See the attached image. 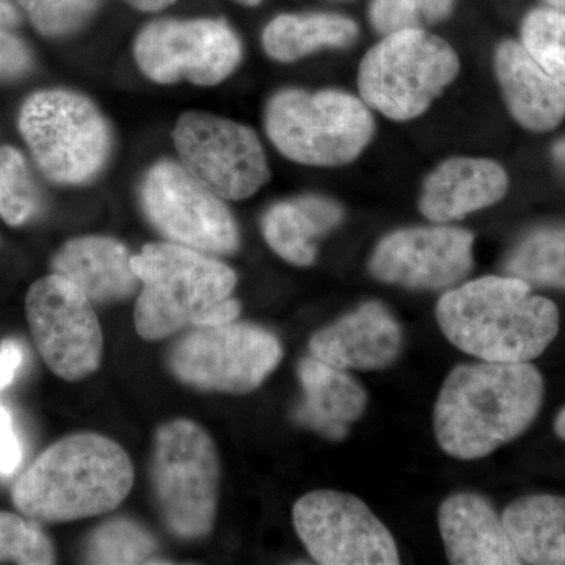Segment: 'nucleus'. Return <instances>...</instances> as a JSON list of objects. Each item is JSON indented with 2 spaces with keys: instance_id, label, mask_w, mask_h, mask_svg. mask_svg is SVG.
Masks as SVG:
<instances>
[{
  "instance_id": "7ed1b4c3",
  "label": "nucleus",
  "mask_w": 565,
  "mask_h": 565,
  "mask_svg": "<svg viewBox=\"0 0 565 565\" xmlns=\"http://www.w3.org/2000/svg\"><path fill=\"white\" fill-rule=\"evenodd\" d=\"M132 484L128 452L104 435L84 433L50 446L14 482L11 498L35 522H74L114 511Z\"/></svg>"
},
{
  "instance_id": "e433bc0d",
  "label": "nucleus",
  "mask_w": 565,
  "mask_h": 565,
  "mask_svg": "<svg viewBox=\"0 0 565 565\" xmlns=\"http://www.w3.org/2000/svg\"><path fill=\"white\" fill-rule=\"evenodd\" d=\"M555 433L561 440L565 441V407L559 412V415L556 416Z\"/></svg>"
},
{
  "instance_id": "dca6fc26",
  "label": "nucleus",
  "mask_w": 565,
  "mask_h": 565,
  "mask_svg": "<svg viewBox=\"0 0 565 565\" xmlns=\"http://www.w3.org/2000/svg\"><path fill=\"white\" fill-rule=\"evenodd\" d=\"M403 344L399 321L373 300L316 332L308 349L315 359L340 370L379 371L399 359Z\"/></svg>"
},
{
  "instance_id": "9d476101",
  "label": "nucleus",
  "mask_w": 565,
  "mask_h": 565,
  "mask_svg": "<svg viewBox=\"0 0 565 565\" xmlns=\"http://www.w3.org/2000/svg\"><path fill=\"white\" fill-rule=\"evenodd\" d=\"M141 210L169 243L207 255H232L239 248V230L221 196L182 163L152 166L140 185Z\"/></svg>"
},
{
  "instance_id": "4be33fe9",
  "label": "nucleus",
  "mask_w": 565,
  "mask_h": 565,
  "mask_svg": "<svg viewBox=\"0 0 565 565\" xmlns=\"http://www.w3.org/2000/svg\"><path fill=\"white\" fill-rule=\"evenodd\" d=\"M344 218L343 207L319 195H303L274 204L262 221L264 239L292 266L308 267L316 262V244Z\"/></svg>"
},
{
  "instance_id": "f257e3e1",
  "label": "nucleus",
  "mask_w": 565,
  "mask_h": 565,
  "mask_svg": "<svg viewBox=\"0 0 565 565\" xmlns=\"http://www.w3.org/2000/svg\"><path fill=\"white\" fill-rule=\"evenodd\" d=\"M544 392V379L531 363L460 364L446 377L435 403L437 444L459 460L490 456L530 429Z\"/></svg>"
},
{
  "instance_id": "a211bd4d",
  "label": "nucleus",
  "mask_w": 565,
  "mask_h": 565,
  "mask_svg": "<svg viewBox=\"0 0 565 565\" xmlns=\"http://www.w3.org/2000/svg\"><path fill=\"white\" fill-rule=\"evenodd\" d=\"M494 73L512 118L531 132H550L565 118V85L546 73L522 43L504 41Z\"/></svg>"
},
{
  "instance_id": "473e14b6",
  "label": "nucleus",
  "mask_w": 565,
  "mask_h": 565,
  "mask_svg": "<svg viewBox=\"0 0 565 565\" xmlns=\"http://www.w3.org/2000/svg\"><path fill=\"white\" fill-rule=\"evenodd\" d=\"M22 462V446L14 430L13 416L0 405V475L17 473Z\"/></svg>"
},
{
  "instance_id": "412c9836",
  "label": "nucleus",
  "mask_w": 565,
  "mask_h": 565,
  "mask_svg": "<svg viewBox=\"0 0 565 565\" xmlns=\"http://www.w3.org/2000/svg\"><path fill=\"white\" fill-rule=\"evenodd\" d=\"M297 374L305 399L294 415L296 422L329 440H343L366 411V390L348 371L315 356L303 359Z\"/></svg>"
},
{
  "instance_id": "bb28decb",
  "label": "nucleus",
  "mask_w": 565,
  "mask_h": 565,
  "mask_svg": "<svg viewBox=\"0 0 565 565\" xmlns=\"http://www.w3.org/2000/svg\"><path fill=\"white\" fill-rule=\"evenodd\" d=\"M40 195L28 161L13 147L0 148V217L11 226L31 221Z\"/></svg>"
},
{
  "instance_id": "7c9ffc66",
  "label": "nucleus",
  "mask_w": 565,
  "mask_h": 565,
  "mask_svg": "<svg viewBox=\"0 0 565 565\" xmlns=\"http://www.w3.org/2000/svg\"><path fill=\"white\" fill-rule=\"evenodd\" d=\"M103 0H20L29 20L41 35L61 39L79 31Z\"/></svg>"
},
{
  "instance_id": "9b49d317",
  "label": "nucleus",
  "mask_w": 565,
  "mask_h": 565,
  "mask_svg": "<svg viewBox=\"0 0 565 565\" xmlns=\"http://www.w3.org/2000/svg\"><path fill=\"white\" fill-rule=\"evenodd\" d=\"M181 163L223 200H245L270 180L258 136L247 126L188 111L173 129Z\"/></svg>"
},
{
  "instance_id": "b1692460",
  "label": "nucleus",
  "mask_w": 565,
  "mask_h": 565,
  "mask_svg": "<svg viewBox=\"0 0 565 565\" xmlns=\"http://www.w3.org/2000/svg\"><path fill=\"white\" fill-rule=\"evenodd\" d=\"M359 25L330 13L280 14L266 25L263 46L275 61L291 63L323 47L355 43Z\"/></svg>"
},
{
  "instance_id": "c9c22d12",
  "label": "nucleus",
  "mask_w": 565,
  "mask_h": 565,
  "mask_svg": "<svg viewBox=\"0 0 565 565\" xmlns=\"http://www.w3.org/2000/svg\"><path fill=\"white\" fill-rule=\"evenodd\" d=\"M553 159H555L559 169L565 173V137L553 147Z\"/></svg>"
},
{
  "instance_id": "f704fd0d",
  "label": "nucleus",
  "mask_w": 565,
  "mask_h": 565,
  "mask_svg": "<svg viewBox=\"0 0 565 565\" xmlns=\"http://www.w3.org/2000/svg\"><path fill=\"white\" fill-rule=\"evenodd\" d=\"M125 2L129 3L134 9L154 13V11L167 9V7L172 6L177 0H125Z\"/></svg>"
},
{
  "instance_id": "423d86ee",
  "label": "nucleus",
  "mask_w": 565,
  "mask_h": 565,
  "mask_svg": "<svg viewBox=\"0 0 565 565\" xmlns=\"http://www.w3.org/2000/svg\"><path fill=\"white\" fill-rule=\"evenodd\" d=\"M151 484L163 525L174 537L196 541L211 533L217 514L221 460L200 424L172 419L159 427Z\"/></svg>"
},
{
  "instance_id": "1a4fd4ad",
  "label": "nucleus",
  "mask_w": 565,
  "mask_h": 565,
  "mask_svg": "<svg viewBox=\"0 0 565 565\" xmlns=\"http://www.w3.org/2000/svg\"><path fill=\"white\" fill-rule=\"evenodd\" d=\"M282 359L280 340L253 323L195 327L167 353L181 384L206 393L248 394L258 390Z\"/></svg>"
},
{
  "instance_id": "f8f14e48",
  "label": "nucleus",
  "mask_w": 565,
  "mask_h": 565,
  "mask_svg": "<svg viewBox=\"0 0 565 565\" xmlns=\"http://www.w3.org/2000/svg\"><path fill=\"white\" fill-rule=\"evenodd\" d=\"M33 341L47 367L66 382L98 370L103 330L93 303L76 285L57 274L33 282L25 297Z\"/></svg>"
},
{
  "instance_id": "2f4dec72",
  "label": "nucleus",
  "mask_w": 565,
  "mask_h": 565,
  "mask_svg": "<svg viewBox=\"0 0 565 565\" xmlns=\"http://www.w3.org/2000/svg\"><path fill=\"white\" fill-rule=\"evenodd\" d=\"M20 14L7 0H0V77H20L31 68V52L18 35Z\"/></svg>"
},
{
  "instance_id": "aec40b11",
  "label": "nucleus",
  "mask_w": 565,
  "mask_h": 565,
  "mask_svg": "<svg viewBox=\"0 0 565 565\" xmlns=\"http://www.w3.org/2000/svg\"><path fill=\"white\" fill-rule=\"evenodd\" d=\"M131 259L128 248L111 237L84 236L63 245L52 270L76 285L93 305H110L131 299L140 289Z\"/></svg>"
},
{
  "instance_id": "72a5a7b5",
  "label": "nucleus",
  "mask_w": 565,
  "mask_h": 565,
  "mask_svg": "<svg viewBox=\"0 0 565 565\" xmlns=\"http://www.w3.org/2000/svg\"><path fill=\"white\" fill-rule=\"evenodd\" d=\"M22 362H24V349L20 341L6 340L0 344V392L13 382Z\"/></svg>"
},
{
  "instance_id": "20e7f679",
  "label": "nucleus",
  "mask_w": 565,
  "mask_h": 565,
  "mask_svg": "<svg viewBox=\"0 0 565 565\" xmlns=\"http://www.w3.org/2000/svg\"><path fill=\"white\" fill-rule=\"evenodd\" d=\"M131 263L141 281L134 323L145 341L223 326L241 316L239 300L232 297L236 274L207 253L167 241L145 245Z\"/></svg>"
},
{
  "instance_id": "39448f33",
  "label": "nucleus",
  "mask_w": 565,
  "mask_h": 565,
  "mask_svg": "<svg viewBox=\"0 0 565 565\" xmlns=\"http://www.w3.org/2000/svg\"><path fill=\"white\" fill-rule=\"evenodd\" d=\"M266 132L294 162L316 167L351 163L374 136L366 104L349 93L282 90L267 103Z\"/></svg>"
},
{
  "instance_id": "c756f323",
  "label": "nucleus",
  "mask_w": 565,
  "mask_h": 565,
  "mask_svg": "<svg viewBox=\"0 0 565 565\" xmlns=\"http://www.w3.org/2000/svg\"><path fill=\"white\" fill-rule=\"evenodd\" d=\"M455 0H373L371 22L382 35L423 29L445 20L452 9Z\"/></svg>"
},
{
  "instance_id": "f3484780",
  "label": "nucleus",
  "mask_w": 565,
  "mask_h": 565,
  "mask_svg": "<svg viewBox=\"0 0 565 565\" xmlns=\"http://www.w3.org/2000/svg\"><path fill=\"white\" fill-rule=\"evenodd\" d=\"M438 530L451 564H522L503 520L482 494L462 492L446 498L438 509Z\"/></svg>"
},
{
  "instance_id": "c85d7f7f",
  "label": "nucleus",
  "mask_w": 565,
  "mask_h": 565,
  "mask_svg": "<svg viewBox=\"0 0 565 565\" xmlns=\"http://www.w3.org/2000/svg\"><path fill=\"white\" fill-rule=\"evenodd\" d=\"M0 561L24 565L54 564L55 548L35 520L0 512Z\"/></svg>"
},
{
  "instance_id": "cd10ccee",
  "label": "nucleus",
  "mask_w": 565,
  "mask_h": 565,
  "mask_svg": "<svg viewBox=\"0 0 565 565\" xmlns=\"http://www.w3.org/2000/svg\"><path fill=\"white\" fill-rule=\"evenodd\" d=\"M522 44L546 73L565 85V13L548 9L527 13Z\"/></svg>"
},
{
  "instance_id": "f03ea898",
  "label": "nucleus",
  "mask_w": 565,
  "mask_h": 565,
  "mask_svg": "<svg viewBox=\"0 0 565 565\" xmlns=\"http://www.w3.org/2000/svg\"><path fill=\"white\" fill-rule=\"evenodd\" d=\"M449 343L484 362L530 363L559 332V311L520 278L489 277L449 289L437 303Z\"/></svg>"
},
{
  "instance_id": "58836bf2",
  "label": "nucleus",
  "mask_w": 565,
  "mask_h": 565,
  "mask_svg": "<svg viewBox=\"0 0 565 565\" xmlns=\"http://www.w3.org/2000/svg\"><path fill=\"white\" fill-rule=\"evenodd\" d=\"M236 2L245 7H256L259 6V3H262V0H236Z\"/></svg>"
},
{
  "instance_id": "2eb2a0df",
  "label": "nucleus",
  "mask_w": 565,
  "mask_h": 565,
  "mask_svg": "<svg viewBox=\"0 0 565 565\" xmlns=\"http://www.w3.org/2000/svg\"><path fill=\"white\" fill-rule=\"evenodd\" d=\"M473 233L456 226L397 230L375 247L370 273L388 285L444 291L473 269Z\"/></svg>"
},
{
  "instance_id": "ddd939ff",
  "label": "nucleus",
  "mask_w": 565,
  "mask_h": 565,
  "mask_svg": "<svg viewBox=\"0 0 565 565\" xmlns=\"http://www.w3.org/2000/svg\"><path fill=\"white\" fill-rule=\"evenodd\" d=\"M134 57L141 73L158 84L185 81L211 87L237 68L243 44L223 20H161L137 35Z\"/></svg>"
},
{
  "instance_id": "a878e982",
  "label": "nucleus",
  "mask_w": 565,
  "mask_h": 565,
  "mask_svg": "<svg viewBox=\"0 0 565 565\" xmlns=\"http://www.w3.org/2000/svg\"><path fill=\"white\" fill-rule=\"evenodd\" d=\"M158 542L143 526L128 519L109 520L88 539L85 557L90 564H148Z\"/></svg>"
},
{
  "instance_id": "6ab92c4d",
  "label": "nucleus",
  "mask_w": 565,
  "mask_h": 565,
  "mask_svg": "<svg viewBox=\"0 0 565 565\" xmlns=\"http://www.w3.org/2000/svg\"><path fill=\"white\" fill-rule=\"evenodd\" d=\"M508 173L490 159L455 158L438 166L424 182L419 211L435 223L459 221L504 199Z\"/></svg>"
},
{
  "instance_id": "0eeeda50",
  "label": "nucleus",
  "mask_w": 565,
  "mask_h": 565,
  "mask_svg": "<svg viewBox=\"0 0 565 565\" xmlns=\"http://www.w3.org/2000/svg\"><path fill=\"white\" fill-rule=\"evenodd\" d=\"M459 70L456 51L440 36L424 29L390 33L364 55L360 95L390 120H414L455 82Z\"/></svg>"
},
{
  "instance_id": "5701e85b",
  "label": "nucleus",
  "mask_w": 565,
  "mask_h": 565,
  "mask_svg": "<svg viewBox=\"0 0 565 565\" xmlns=\"http://www.w3.org/2000/svg\"><path fill=\"white\" fill-rule=\"evenodd\" d=\"M501 520L522 563L565 564V497L519 498L505 508Z\"/></svg>"
},
{
  "instance_id": "393cba45",
  "label": "nucleus",
  "mask_w": 565,
  "mask_h": 565,
  "mask_svg": "<svg viewBox=\"0 0 565 565\" xmlns=\"http://www.w3.org/2000/svg\"><path fill=\"white\" fill-rule=\"evenodd\" d=\"M504 270L531 288L565 289V225L526 234L509 253Z\"/></svg>"
},
{
  "instance_id": "4c0bfd02",
  "label": "nucleus",
  "mask_w": 565,
  "mask_h": 565,
  "mask_svg": "<svg viewBox=\"0 0 565 565\" xmlns=\"http://www.w3.org/2000/svg\"><path fill=\"white\" fill-rule=\"evenodd\" d=\"M546 3L553 7V10L565 13V0H545Z\"/></svg>"
},
{
  "instance_id": "4468645a",
  "label": "nucleus",
  "mask_w": 565,
  "mask_h": 565,
  "mask_svg": "<svg viewBox=\"0 0 565 565\" xmlns=\"http://www.w3.org/2000/svg\"><path fill=\"white\" fill-rule=\"evenodd\" d=\"M297 535L322 565H397L396 542L360 498L334 490L303 494L292 509Z\"/></svg>"
},
{
  "instance_id": "6e6552de",
  "label": "nucleus",
  "mask_w": 565,
  "mask_h": 565,
  "mask_svg": "<svg viewBox=\"0 0 565 565\" xmlns=\"http://www.w3.org/2000/svg\"><path fill=\"white\" fill-rule=\"evenodd\" d=\"M20 131L41 172L57 184H85L109 159V126L95 104L76 92L32 95L22 104Z\"/></svg>"
}]
</instances>
